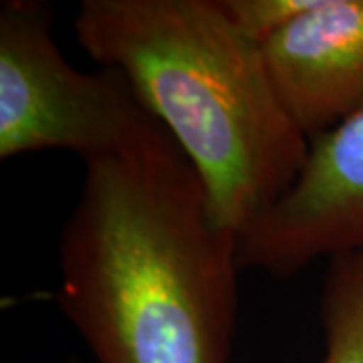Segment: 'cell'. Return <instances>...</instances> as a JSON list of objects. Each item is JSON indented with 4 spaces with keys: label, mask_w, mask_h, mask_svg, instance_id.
Masks as SVG:
<instances>
[{
    "label": "cell",
    "mask_w": 363,
    "mask_h": 363,
    "mask_svg": "<svg viewBox=\"0 0 363 363\" xmlns=\"http://www.w3.org/2000/svg\"><path fill=\"white\" fill-rule=\"evenodd\" d=\"M363 250V107L309 145L297 180L238 240L242 269L291 277Z\"/></svg>",
    "instance_id": "obj_4"
},
{
    "label": "cell",
    "mask_w": 363,
    "mask_h": 363,
    "mask_svg": "<svg viewBox=\"0 0 363 363\" xmlns=\"http://www.w3.org/2000/svg\"><path fill=\"white\" fill-rule=\"evenodd\" d=\"M321 319L323 363H363V250L329 260Z\"/></svg>",
    "instance_id": "obj_6"
},
{
    "label": "cell",
    "mask_w": 363,
    "mask_h": 363,
    "mask_svg": "<svg viewBox=\"0 0 363 363\" xmlns=\"http://www.w3.org/2000/svg\"><path fill=\"white\" fill-rule=\"evenodd\" d=\"M73 28L168 131L238 240L297 180L311 142L220 0H85Z\"/></svg>",
    "instance_id": "obj_2"
},
{
    "label": "cell",
    "mask_w": 363,
    "mask_h": 363,
    "mask_svg": "<svg viewBox=\"0 0 363 363\" xmlns=\"http://www.w3.org/2000/svg\"><path fill=\"white\" fill-rule=\"evenodd\" d=\"M220 4L238 30L262 45L309 11L315 0H220Z\"/></svg>",
    "instance_id": "obj_7"
},
{
    "label": "cell",
    "mask_w": 363,
    "mask_h": 363,
    "mask_svg": "<svg viewBox=\"0 0 363 363\" xmlns=\"http://www.w3.org/2000/svg\"><path fill=\"white\" fill-rule=\"evenodd\" d=\"M162 123L113 69L83 73L51 37V9L9 0L0 9V157L67 150L83 162L123 154Z\"/></svg>",
    "instance_id": "obj_3"
},
{
    "label": "cell",
    "mask_w": 363,
    "mask_h": 363,
    "mask_svg": "<svg viewBox=\"0 0 363 363\" xmlns=\"http://www.w3.org/2000/svg\"><path fill=\"white\" fill-rule=\"evenodd\" d=\"M240 269L168 131L85 164L57 298L95 362L228 363Z\"/></svg>",
    "instance_id": "obj_1"
},
{
    "label": "cell",
    "mask_w": 363,
    "mask_h": 363,
    "mask_svg": "<svg viewBox=\"0 0 363 363\" xmlns=\"http://www.w3.org/2000/svg\"><path fill=\"white\" fill-rule=\"evenodd\" d=\"M73 363H79V362H73Z\"/></svg>",
    "instance_id": "obj_8"
},
{
    "label": "cell",
    "mask_w": 363,
    "mask_h": 363,
    "mask_svg": "<svg viewBox=\"0 0 363 363\" xmlns=\"http://www.w3.org/2000/svg\"><path fill=\"white\" fill-rule=\"evenodd\" d=\"M260 49L281 104L309 142L363 107V0H315Z\"/></svg>",
    "instance_id": "obj_5"
}]
</instances>
